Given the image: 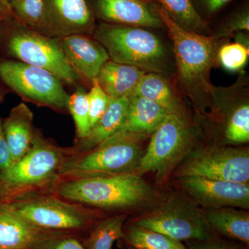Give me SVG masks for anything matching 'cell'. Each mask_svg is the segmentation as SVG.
Instances as JSON below:
<instances>
[{
  "mask_svg": "<svg viewBox=\"0 0 249 249\" xmlns=\"http://www.w3.org/2000/svg\"><path fill=\"white\" fill-rule=\"evenodd\" d=\"M224 137L233 143L249 141V103L242 106L224 124Z\"/></svg>",
  "mask_w": 249,
  "mask_h": 249,
  "instance_id": "28",
  "label": "cell"
},
{
  "mask_svg": "<svg viewBox=\"0 0 249 249\" xmlns=\"http://www.w3.org/2000/svg\"><path fill=\"white\" fill-rule=\"evenodd\" d=\"M231 1V0H192L199 14L201 16L202 13L206 17L213 16Z\"/></svg>",
  "mask_w": 249,
  "mask_h": 249,
  "instance_id": "34",
  "label": "cell"
},
{
  "mask_svg": "<svg viewBox=\"0 0 249 249\" xmlns=\"http://www.w3.org/2000/svg\"><path fill=\"white\" fill-rule=\"evenodd\" d=\"M5 197H6V192H5L2 185L0 182V199H4Z\"/></svg>",
  "mask_w": 249,
  "mask_h": 249,
  "instance_id": "37",
  "label": "cell"
},
{
  "mask_svg": "<svg viewBox=\"0 0 249 249\" xmlns=\"http://www.w3.org/2000/svg\"><path fill=\"white\" fill-rule=\"evenodd\" d=\"M210 230L215 235L249 245V214L232 208L209 210L202 214Z\"/></svg>",
  "mask_w": 249,
  "mask_h": 249,
  "instance_id": "22",
  "label": "cell"
},
{
  "mask_svg": "<svg viewBox=\"0 0 249 249\" xmlns=\"http://www.w3.org/2000/svg\"><path fill=\"white\" fill-rule=\"evenodd\" d=\"M168 113L159 105L132 94L128 111L119 132L150 136L163 123Z\"/></svg>",
  "mask_w": 249,
  "mask_h": 249,
  "instance_id": "21",
  "label": "cell"
},
{
  "mask_svg": "<svg viewBox=\"0 0 249 249\" xmlns=\"http://www.w3.org/2000/svg\"><path fill=\"white\" fill-rule=\"evenodd\" d=\"M43 12L37 32L59 39L93 34L96 25L87 0H42Z\"/></svg>",
  "mask_w": 249,
  "mask_h": 249,
  "instance_id": "12",
  "label": "cell"
},
{
  "mask_svg": "<svg viewBox=\"0 0 249 249\" xmlns=\"http://www.w3.org/2000/svg\"><path fill=\"white\" fill-rule=\"evenodd\" d=\"M196 132L188 117L168 114L152 134L147 150L141 159L137 173H157L165 178L168 171L191 148Z\"/></svg>",
  "mask_w": 249,
  "mask_h": 249,
  "instance_id": "7",
  "label": "cell"
},
{
  "mask_svg": "<svg viewBox=\"0 0 249 249\" xmlns=\"http://www.w3.org/2000/svg\"><path fill=\"white\" fill-rule=\"evenodd\" d=\"M13 160L2 128V121L0 119V171L9 168Z\"/></svg>",
  "mask_w": 249,
  "mask_h": 249,
  "instance_id": "35",
  "label": "cell"
},
{
  "mask_svg": "<svg viewBox=\"0 0 249 249\" xmlns=\"http://www.w3.org/2000/svg\"><path fill=\"white\" fill-rule=\"evenodd\" d=\"M124 232V240L129 246L143 249H187L181 242L150 229L132 224Z\"/></svg>",
  "mask_w": 249,
  "mask_h": 249,
  "instance_id": "25",
  "label": "cell"
},
{
  "mask_svg": "<svg viewBox=\"0 0 249 249\" xmlns=\"http://www.w3.org/2000/svg\"><path fill=\"white\" fill-rule=\"evenodd\" d=\"M128 249H138L137 248H135V247H132V246H129Z\"/></svg>",
  "mask_w": 249,
  "mask_h": 249,
  "instance_id": "38",
  "label": "cell"
},
{
  "mask_svg": "<svg viewBox=\"0 0 249 249\" xmlns=\"http://www.w3.org/2000/svg\"><path fill=\"white\" fill-rule=\"evenodd\" d=\"M158 13L173 42L178 89L191 100L196 110L215 114L214 85L211 80L213 69L219 65L220 45L214 35L206 36L188 32L177 25L163 9Z\"/></svg>",
  "mask_w": 249,
  "mask_h": 249,
  "instance_id": "1",
  "label": "cell"
},
{
  "mask_svg": "<svg viewBox=\"0 0 249 249\" xmlns=\"http://www.w3.org/2000/svg\"><path fill=\"white\" fill-rule=\"evenodd\" d=\"M181 178H201L249 183L248 149L210 147L193 152L183 163Z\"/></svg>",
  "mask_w": 249,
  "mask_h": 249,
  "instance_id": "11",
  "label": "cell"
},
{
  "mask_svg": "<svg viewBox=\"0 0 249 249\" xmlns=\"http://www.w3.org/2000/svg\"><path fill=\"white\" fill-rule=\"evenodd\" d=\"M67 109L71 113L76 125L77 140L85 139L91 131L88 93L78 88L69 98Z\"/></svg>",
  "mask_w": 249,
  "mask_h": 249,
  "instance_id": "26",
  "label": "cell"
},
{
  "mask_svg": "<svg viewBox=\"0 0 249 249\" xmlns=\"http://www.w3.org/2000/svg\"><path fill=\"white\" fill-rule=\"evenodd\" d=\"M30 249H86L75 237L50 232L39 239Z\"/></svg>",
  "mask_w": 249,
  "mask_h": 249,
  "instance_id": "31",
  "label": "cell"
},
{
  "mask_svg": "<svg viewBox=\"0 0 249 249\" xmlns=\"http://www.w3.org/2000/svg\"><path fill=\"white\" fill-rule=\"evenodd\" d=\"M7 48L19 61L44 69L68 84H76L80 78L67 62L57 39L21 29L11 36Z\"/></svg>",
  "mask_w": 249,
  "mask_h": 249,
  "instance_id": "10",
  "label": "cell"
},
{
  "mask_svg": "<svg viewBox=\"0 0 249 249\" xmlns=\"http://www.w3.org/2000/svg\"><path fill=\"white\" fill-rule=\"evenodd\" d=\"M249 12L248 9L242 10L236 13L235 15L229 18L227 22L218 30L214 37L217 39L233 36L237 33L249 32Z\"/></svg>",
  "mask_w": 249,
  "mask_h": 249,
  "instance_id": "32",
  "label": "cell"
},
{
  "mask_svg": "<svg viewBox=\"0 0 249 249\" xmlns=\"http://www.w3.org/2000/svg\"><path fill=\"white\" fill-rule=\"evenodd\" d=\"M0 78L27 101L55 109H67L70 95L58 77L44 69L20 61L0 63Z\"/></svg>",
  "mask_w": 249,
  "mask_h": 249,
  "instance_id": "8",
  "label": "cell"
},
{
  "mask_svg": "<svg viewBox=\"0 0 249 249\" xmlns=\"http://www.w3.org/2000/svg\"><path fill=\"white\" fill-rule=\"evenodd\" d=\"M4 200L27 222L47 231L81 230L92 225L96 217L84 206L65 200L51 192H32Z\"/></svg>",
  "mask_w": 249,
  "mask_h": 249,
  "instance_id": "6",
  "label": "cell"
},
{
  "mask_svg": "<svg viewBox=\"0 0 249 249\" xmlns=\"http://www.w3.org/2000/svg\"><path fill=\"white\" fill-rule=\"evenodd\" d=\"M178 94L166 76L150 72L142 76L133 93L159 105L169 114L187 117Z\"/></svg>",
  "mask_w": 249,
  "mask_h": 249,
  "instance_id": "19",
  "label": "cell"
},
{
  "mask_svg": "<svg viewBox=\"0 0 249 249\" xmlns=\"http://www.w3.org/2000/svg\"><path fill=\"white\" fill-rule=\"evenodd\" d=\"M88 100L90 125L92 128L107 109L110 101V97L103 91L96 78L91 83V89L88 93Z\"/></svg>",
  "mask_w": 249,
  "mask_h": 249,
  "instance_id": "30",
  "label": "cell"
},
{
  "mask_svg": "<svg viewBox=\"0 0 249 249\" xmlns=\"http://www.w3.org/2000/svg\"><path fill=\"white\" fill-rule=\"evenodd\" d=\"M0 99H1V97H0Z\"/></svg>",
  "mask_w": 249,
  "mask_h": 249,
  "instance_id": "41",
  "label": "cell"
},
{
  "mask_svg": "<svg viewBox=\"0 0 249 249\" xmlns=\"http://www.w3.org/2000/svg\"><path fill=\"white\" fill-rule=\"evenodd\" d=\"M131 96L110 98L107 109L91 128L89 135L77 140L76 145L71 148L73 155L92 150L120 130L127 116Z\"/></svg>",
  "mask_w": 249,
  "mask_h": 249,
  "instance_id": "17",
  "label": "cell"
},
{
  "mask_svg": "<svg viewBox=\"0 0 249 249\" xmlns=\"http://www.w3.org/2000/svg\"><path fill=\"white\" fill-rule=\"evenodd\" d=\"M103 22L142 28H165L153 0H87Z\"/></svg>",
  "mask_w": 249,
  "mask_h": 249,
  "instance_id": "13",
  "label": "cell"
},
{
  "mask_svg": "<svg viewBox=\"0 0 249 249\" xmlns=\"http://www.w3.org/2000/svg\"><path fill=\"white\" fill-rule=\"evenodd\" d=\"M127 215L117 214L93 224L84 243L86 249H111L116 240L124 238V227Z\"/></svg>",
  "mask_w": 249,
  "mask_h": 249,
  "instance_id": "24",
  "label": "cell"
},
{
  "mask_svg": "<svg viewBox=\"0 0 249 249\" xmlns=\"http://www.w3.org/2000/svg\"><path fill=\"white\" fill-rule=\"evenodd\" d=\"M148 136L119 132L89 151L67 157L59 179L134 173L144 154L142 142Z\"/></svg>",
  "mask_w": 249,
  "mask_h": 249,
  "instance_id": "4",
  "label": "cell"
},
{
  "mask_svg": "<svg viewBox=\"0 0 249 249\" xmlns=\"http://www.w3.org/2000/svg\"><path fill=\"white\" fill-rule=\"evenodd\" d=\"M133 224L160 232L178 242L207 240L215 236L196 206L181 196L171 198Z\"/></svg>",
  "mask_w": 249,
  "mask_h": 249,
  "instance_id": "9",
  "label": "cell"
},
{
  "mask_svg": "<svg viewBox=\"0 0 249 249\" xmlns=\"http://www.w3.org/2000/svg\"><path fill=\"white\" fill-rule=\"evenodd\" d=\"M145 73L137 67L109 60L101 67L96 79L109 97L119 98L133 94Z\"/></svg>",
  "mask_w": 249,
  "mask_h": 249,
  "instance_id": "20",
  "label": "cell"
},
{
  "mask_svg": "<svg viewBox=\"0 0 249 249\" xmlns=\"http://www.w3.org/2000/svg\"><path fill=\"white\" fill-rule=\"evenodd\" d=\"M187 249H247L246 247L234 242H228L218 238L214 236L213 237L203 240L188 241Z\"/></svg>",
  "mask_w": 249,
  "mask_h": 249,
  "instance_id": "33",
  "label": "cell"
},
{
  "mask_svg": "<svg viewBox=\"0 0 249 249\" xmlns=\"http://www.w3.org/2000/svg\"><path fill=\"white\" fill-rule=\"evenodd\" d=\"M13 16L9 0H0V20L5 21Z\"/></svg>",
  "mask_w": 249,
  "mask_h": 249,
  "instance_id": "36",
  "label": "cell"
},
{
  "mask_svg": "<svg viewBox=\"0 0 249 249\" xmlns=\"http://www.w3.org/2000/svg\"><path fill=\"white\" fill-rule=\"evenodd\" d=\"M153 1L159 3L168 17L183 30L199 35L213 36L209 23L198 12L192 0Z\"/></svg>",
  "mask_w": 249,
  "mask_h": 249,
  "instance_id": "23",
  "label": "cell"
},
{
  "mask_svg": "<svg viewBox=\"0 0 249 249\" xmlns=\"http://www.w3.org/2000/svg\"><path fill=\"white\" fill-rule=\"evenodd\" d=\"M71 155L72 149L57 146L36 131L27 153L0 171V182L6 192L3 199L52 188L60 178L59 172L64 162Z\"/></svg>",
  "mask_w": 249,
  "mask_h": 249,
  "instance_id": "5",
  "label": "cell"
},
{
  "mask_svg": "<svg viewBox=\"0 0 249 249\" xmlns=\"http://www.w3.org/2000/svg\"><path fill=\"white\" fill-rule=\"evenodd\" d=\"M249 57V47L237 42L221 45L217 53L219 65L231 71L242 70Z\"/></svg>",
  "mask_w": 249,
  "mask_h": 249,
  "instance_id": "29",
  "label": "cell"
},
{
  "mask_svg": "<svg viewBox=\"0 0 249 249\" xmlns=\"http://www.w3.org/2000/svg\"><path fill=\"white\" fill-rule=\"evenodd\" d=\"M181 183L186 193L204 207L249 209V183L201 178H182Z\"/></svg>",
  "mask_w": 249,
  "mask_h": 249,
  "instance_id": "14",
  "label": "cell"
},
{
  "mask_svg": "<svg viewBox=\"0 0 249 249\" xmlns=\"http://www.w3.org/2000/svg\"><path fill=\"white\" fill-rule=\"evenodd\" d=\"M3 22H4V21L0 20V27H1V23H2Z\"/></svg>",
  "mask_w": 249,
  "mask_h": 249,
  "instance_id": "39",
  "label": "cell"
},
{
  "mask_svg": "<svg viewBox=\"0 0 249 249\" xmlns=\"http://www.w3.org/2000/svg\"><path fill=\"white\" fill-rule=\"evenodd\" d=\"M49 192L82 206L107 210L137 207L151 200L154 196L151 187L137 172L60 178Z\"/></svg>",
  "mask_w": 249,
  "mask_h": 249,
  "instance_id": "2",
  "label": "cell"
},
{
  "mask_svg": "<svg viewBox=\"0 0 249 249\" xmlns=\"http://www.w3.org/2000/svg\"><path fill=\"white\" fill-rule=\"evenodd\" d=\"M57 40L71 68L91 83L103 65L110 60L103 46L87 35L69 36Z\"/></svg>",
  "mask_w": 249,
  "mask_h": 249,
  "instance_id": "15",
  "label": "cell"
},
{
  "mask_svg": "<svg viewBox=\"0 0 249 249\" xmlns=\"http://www.w3.org/2000/svg\"><path fill=\"white\" fill-rule=\"evenodd\" d=\"M13 16L24 26L37 31L43 12L42 0H9Z\"/></svg>",
  "mask_w": 249,
  "mask_h": 249,
  "instance_id": "27",
  "label": "cell"
},
{
  "mask_svg": "<svg viewBox=\"0 0 249 249\" xmlns=\"http://www.w3.org/2000/svg\"><path fill=\"white\" fill-rule=\"evenodd\" d=\"M34 114L24 103L13 108L2 122L3 132L13 163L20 160L30 150L35 139Z\"/></svg>",
  "mask_w": 249,
  "mask_h": 249,
  "instance_id": "18",
  "label": "cell"
},
{
  "mask_svg": "<svg viewBox=\"0 0 249 249\" xmlns=\"http://www.w3.org/2000/svg\"><path fill=\"white\" fill-rule=\"evenodd\" d=\"M93 34L112 61L164 76L169 71V60L164 45L146 28L102 22Z\"/></svg>",
  "mask_w": 249,
  "mask_h": 249,
  "instance_id": "3",
  "label": "cell"
},
{
  "mask_svg": "<svg viewBox=\"0 0 249 249\" xmlns=\"http://www.w3.org/2000/svg\"></svg>",
  "mask_w": 249,
  "mask_h": 249,
  "instance_id": "40",
  "label": "cell"
},
{
  "mask_svg": "<svg viewBox=\"0 0 249 249\" xmlns=\"http://www.w3.org/2000/svg\"><path fill=\"white\" fill-rule=\"evenodd\" d=\"M27 222L0 199V249H30L39 239L50 233Z\"/></svg>",
  "mask_w": 249,
  "mask_h": 249,
  "instance_id": "16",
  "label": "cell"
}]
</instances>
